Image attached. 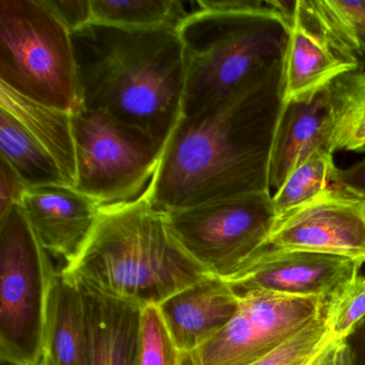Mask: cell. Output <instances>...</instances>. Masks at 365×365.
Returning a JSON list of instances; mask_svg holds the SVG:
<instances>
[{
  "mask_svg": "<svg viewBox=\"0 0 365 365\" xmlns=\"http://www.w3.org/2000/svg\"><path fill=\"white\" fill-rule=\"evenodd\" d=\"M39 365H51L50 363L48 362V360H46V359H42L41 362H40Z\"/></svg>",
  "mask_w": 365,
  "mask_h": 365,
  "instance_id": "d6a6232c",
  "label": "cell"
},
{
  "mask_svg": "<svg viewBox=\"0 0 365 365\" xmlns=\"http://www.w3.org/2000/svg\"><path fill=\"white\" fill-rule=\"evenodd\" d=\"M352 365H365V319L345 339Z\"/></svg>",
  "mask_w": 365,
  "mask_h": 365,
  "instance_id": "f546056e",
  "label": "cell"
},
{
  "mask_svg": "<svg viewBox=\"0 0 365 365\" xmlns=\"http://www.w3.org/2000/svg\"><path fill=\"white\" fill-rule=\"evenodd\" d=\"M175 345L157 305L143 309L140 365H180Z\"/></svg>",
  "mask_w": 365,
  "mask_h": 365,
  "instance_id": "d4e9b609",
  "label": "cell"
},
{
  "mask_svg": "<svg viewBox=\"0 0 365 365\" xmlns=\"http://www.w3.org/2000/svg\"><path fill=\"white\" fill-rule=\"evenodd\" d=\"M326 89L314 97L283 104L269 161V187L275 191L318 148H324Z\"/></svg>",
  "mask_w": 365,
  "mask_h": 365,
  "instance_id": "2e32d148",
  "label": "cell"
},
{
  "mask_svg": "<svg viewBox=\"0 0 365 365\" xmlns=\"http://www.w3.org/2000/svg\"><path fill=\"white\" fill-rule=\"evenodd\" d=\"M175 238L208 274L226 279L241 270L275 222L271 192L247 194L165 212Z\"/></svg>",
  "mask_w": 365,
  "mask_h": 365,
  "instance_id": "ba28073f",
  "label": "cell"
},
{
  "mask_svg": "<svg viewBox=\"0 0 365 365\" xmlns=\"http://www.w3.org/2000/svg\"><path fill=\"white\" fill-rule=\"evenodd\" d=\"M274 1V8L262 11L196 10L183 21L177 29L187 56L181 116L197 114L283 61L292 3Z\"/></svg>",
  "mask_w": 365,
  "mask_h": 365,
  "instance_id": "277c9868",
  "label": "cell"
},
{
  "mask_svg": "<svg viewBox=\"0 0 365 365\" xmlns=\"http://www.w3.org/2000/svg\"><path fill=\"white\" fill-rule=\"evenodd\" d=\"M76 189L101 206L140 197L153 180L166 143L101 110L72 114Z\"/></svg>",
  "mask_w": 365,
  "mask_h": 365,
  "instance_id": "52a82bcc",
  "label": "cell"
},
{
  "mask_svg": "<svg viewBox=\"0 0 365 365\" xmlns=\"http://www.w3.org/2000/svg\"><path fill=\"white\" fill-rule=\"evenodd\" d=\"M0 84L50 108L80 110L71 31L46 0H0Z\"/></svg>",
  "mask_w": 365,
  "mask_h": 365,
  "instance_id": "5b68a950",
  "label": "cell"
},
{
  "mask_svg": "<svg viewBox=\"0 0 365 365\" xmlns=\"http://www.w3.org/2000/svg\"><path fill=\"white\" fill-rule=\"evenodd\" d=\"M356 69L305 24L296 0L282 61L283 104L314 97L341 74Z\"/></svg>",
  "mask_w": 365,
  "mask_h": 365,
  "instance_id": "5bb4252c",
  "label": "cell"
},
{
  "mask_svg": "<svg viewBox=\"0 0 365 365\" xmlns=\"http://www.w3.org/2000/svg\"><path fill=\"white\" fill-rule=\"evenodd\" d=\"M333 365H352L350 352L345 341H339L334 354Z\"/></svg>",
  "mask_w": 365,
  "mask_h": 365,
  "instance_id": "1f68e13d",
  "label": "cell"
},
{
  "mask_svg": "<svg viewBox=\"0 0 365 365\" xmlns=\"http://www.w3.org/2000/svg\"><path fill=\"white\" fill-rule=\"evenodd\" d=\"M200 11L247 12L262 11L275 7L274 0H198Z\"/></svg>",
  "mask_w": 365,
  "mask_h": 365,
  "instance_id": "83f0119b",
  "label": "cell"
},
{
  "mask_svg": "<svg viewBox=\"0 0 365 365\" xmlns=\"http://www.w3.org/2000/svg\"><path fill=\"white\" fill-rule=\"evenodd\" d=\"M283 108L282 61L227 97L181 116L144 194L162 212L271 192L268 172Z\"/></svg>",
  "mask_w": 365,
  "mask_h": 365,
  "instance_id": "6da1fadb",
  "label": "cell"
},
{
  "mask_svg": "<svg viewBox=\"0 0 365 365\" xmlns=\"http://www.w3.org/2000/svg\"><path fill=\"white\" fill-rule=\"evenodd\" d=\"M239 297L227 282L208 274L158 305L181 354L212 339L239 311Z\"/></svg>",
  "mask_w": 365,
  "mask_h": 365,
  "instance_id": "4fadbf2b",
  "label": "cell"
},
{
  "mask_svg": "<svg viewBox=\"0 0 365 365\" xmlns=\"http://www.w3.org/2000/svg\"><path fill=\"white\" fill-rule=\"evenodd\" d=\"M312 252L365 262V195L332 185L275 219L264 249Z\"/></svg>",
  "mask_w": 365,
  "mask_h": 365,
  "instance_id": "30bf717a",
  "label": "cell"
},
{
  "mask_svg": "<svg viewBox=\"0 0 365 365\" xmlns=\"http://www.w3.org/2000/svg\"><path fill=\"white\" fill-rule=\"evenodd\" d=\"M329 329L328 309L298 334L250 365H307V363L333 341Z\"/></svg>",
  "mask_w": 365,
  "mask_h": 365,
  "instance_id": "603a6c76",
  "label": "cell"
},
{
  "mask_svg": "<svg viewBox=\"0 0 365 365\" xmlns=\"http://www.w3.org/2000/svg\"><path fill=\"white\" fill-rule=\"evenodd\" d=\"M61 271L83 289L142 307H158L208 275L144 193L102 206L82 251Z\"/></svg>",
  "mask_w": 365,
  "mask_h": 365,
  "instance_id": "3957f363",
  "label": "cell"
},
{
  "mask_svg": "<svg viewBox=\"0 0 365 365\" xmlns=\"http://www.w3.org/2000/svg\"><path fill=\"white\" fill-rule=\"evenodd\" d=\"M91 365H140L144 307L83 289Z\"/></svg>",
  "mask_w": 365,
  "mask_h": 365,
  "instance_id": "9a60e30c",
  "label": "cell"
},
{
  "mask_svg": "<svg viewBox=\"0 0 365 365\" xmlns=\"http://www.w3.org/2000/svg\"><path fill=\"white\" fill-rule=\"evenodd\" d=\"M361 267V262L339 256L266 247L224 281L236 294L264 290L330 301L358 277Z\"/></svg>",
  "mask_w": 365,
  "mask_h": 365,
  "instance_id": "8fae6325",
  "label": "cell"
},
{
  "mask_svg": "<svg viewBox=\"0 0 365 365\" xmlns=\"http://www.w3.org/2000/svg\"><path fill=\"white\" fill-rule=\"evenodd\" d=\"M364 319L365 277L359 274L329 301L331 335L335 341H345Z\"/></svg>",
  "mask_w": 365,
  "mask_h": 365,
  "instance_id": "cb8c5ba5",
  "label": "cell"
},
{
  "mask_svg": "<svg viewBox=\"0 0 365 365\" xmlns=\"http://www.w3.org/2000/svg\"><path fill=\"white\" fill-rule=\"evenodd\" d=\"M31 187L19 176L3 158H0V217L7 212L10 207L22 205L25 194Z\"/></svg>",
  "mask_w": 365,
  "mask_h": 365,
  "instance_id": "4316f807",
  "label": "cell"
},
{
  "mask_svg": "<svg viewBox=\"0 0 365 365\" xmlns=\"http://www.w3.org/2000/svg\"><path fill=\"white\" fill-rule=\"evenodd\" d=\"M48 7L71 33L93 23L91 0H46Z\"/></svg>",
  "mask_w": 365,
  "mask_h": 365,
  "instance_id": "484cf974",
  "label": "cell"
},
{
  "mask_svg": "<svg viewBox=\"0 0 365 365\" xmlns=\"http://www.w3.org/2000/svg\"><path fill=\"white\" fill-rule=\"evenodd\" d=\"M43 358L51 365H91L82 290L63 271L55 273L51 289Z\"/></svg>",
  "mask_w": 365,
  "mask_h": 365,
  "instance_id": "e0dca14e",
  "label": "cell"
},
{
  "mask_svg": "<svg viewBox=\"0 0 365 365\" xmlns=\"http://www.w3.org/2000/svg\"><path fill=\"white\" fill-rule=\"evenodd\" d=\"M71 36L81 108L108 113L168 144L182 115L187 80L178 31L91 23Z\"/></svg>",
  "mask_w": 365,
  "mask_h": 365,
  "instance_id": "7a4b0ae2",
  "label": "cell"
},
{
  "mask_svg": "<svg viewBox=\"0 0 365 365\" xmlns=\"http://www.w3.org/2000/svg\"><path fill=\"white\" fill-rule=\"evenodd\" d=\"M326 93L324 149L365 153V67L341 74Z\"/></svg>",
  "mask_w": 365,
  "mask_h": 365,
  "instance_id": "ffe728a7",
  "label": "cell"
},
{
  "mask_svg": "<svg viewBox=\"0 0 365 365\" xmlns=\"http://www.w3.org/2000/svg\"><path fill=\"white\" fill-rule=\"evenodd\" d=\"M237 294L241 311L272 349L298 334L328 309L329 301L313 297L289 296L264 290H247Z\"/></svg>",
  "mask_w": 365,
  "mask_h": 365,
  "instance_id": "ac0fdd59",
  "label": "cell"
},
{
  "mask_svg": "<svg viewBox=\"0 0 365 365\" xmlns=\"http://www.w3.org/2000/svg\"><path fill=\"white\" fill-rule=\"evenodd\" d=\"M93 23L125 29H178L190 16L178 0H91Z\"/></svg>",
  "mask_w": 365,
  "mask_h": 365,
  "instance_id": "44dd1931",
  "label": "cell"
},
{
  "mask_svg": "<svg viewBox=\"0 0 365 365\" xmlns=\"http://www.w3.org/2000/svg\"><path fill=\"white\" fill-rule=\"evenodd\" d=\"M339 170L332 153L324 148L313 151L272 195L275 219L305 204L332 185Z\"/></svg>",
  "mask_w": 365,
  "mask_h": 365,
  "instance_id": "7402d4cb",
  "label": "cell"
},
{
  "mask_svg": "<svg viewBox=\"0 0 365 365\" xmlns=\"http://www.w3.org/2000/svg\"><path fill=\"white\" fill-rule=\"evenodd\" d=\"M56 271L22 205L0 217V360L39 365Z\"/></svg>",
  "mask_w": 365,
  "mask_h": 365,
  "instance_id": "8992f818",
  "label": "cell"
},
{
  "mask_svg": "<svg viewBox=\"0 0 365 365\" xmlns=\"http://www.w3.org/2000/svg\"><path fill=\"white\" fill-rule=\"evenodd\" d=\"M305 24L356 69L365 67V0H297Z\"/></svg>",
  "mask_w": 365,
  "mask_h": 365,
  "instance_id": "d6986e66",
  "label": "cell"
},
{
  "mask_svg": "<svg viewBox=\"0 0 365 365\" xmlns=\"http://www.w3.org/2000/svg\"><path fill=\"white\" fill-rule=\"evenodd\" d=\"M339 343V341L333 339L330 343L327 344V345L307 363V365H333V363H334L335 350H336Z\"/></svg>",
  "mask_w": 365,
  "mask_h": 365,
  "instance_id": "4dcf8cb0",
  "label": "cell"
},
{
  "mask_svg": "<svg viewBox=\"0 0 365 365\" xmlns=\"http://www.w3.org/2000/svg\"><path fill=\"white\" fill-rule=\"evenodd\" d=\"M333 185L365 195V158L346 170H339Z\"/></svg>",
  "mask_w": 365,
  "mask_h": 365,
  "instance_id": "f1b7e54d",
  "label": "cell"
},
{
  "mask_svg": "<svg viewBox=\"0 0 365 365\" xmlns=\"http://www.w3.org/2000/svg\"><path fill=\"white\" fill-rule=\"evenodd\" d=\"M0 158L29 187H76L72 114L23 97L0 84Z\"/></svg>",
  "mask_w": 365,
  "mask_h": 365,
  "instance_id": "9c48e42d",
  "label": "cell"
},
{
  "mask_svg": "<svg viewBox=\"0 0 365 365\" xmlns=\"http://www.w3.org/2000/svg\"><path fill=\"white\" fill-rule=\"evenodd\" d=\"M22 207L44 249L71 262L88 240L101 205L65 185L31 187Z\"/></svg>",
  "mask_w": 365,
  "mask_h": 365,
  "instance_id": "7c38bea8",
  "label": "cell"
}]
</instances>
